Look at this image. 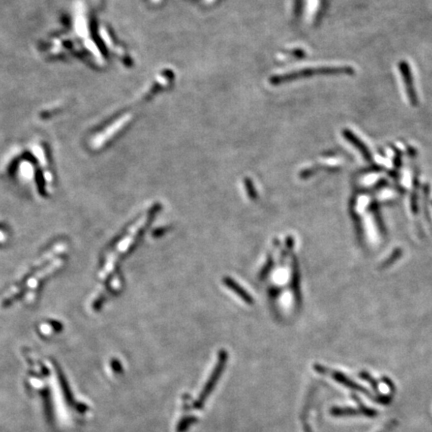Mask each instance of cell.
<instances>
[{"mask_svg": "<svg viewBox=\"0 0 432 432\" xmlns=\"http://www.w3.org/2000/svg\"><path fill=\"white\" fill-rule=\"evenodd\" d=\"M344 135H345V137H346L350 142H352L357 148H359V149L362 151V153L364 154V155H365L366 157L369 156V153L367 152V149L365 148V146L363 145V143H362L361 141H359V139H358L353 133H351V132L348 131V130H345V131H344Z\"/></svg>", "mask_w": 432, "mask_h": 432, "instance_id": "obj_5", "label": "cell"}, {"mask_svg": "<svg viewBox=\"0 0 432 432\" xmlns=\"http://www.w3.org/2000/svg\"><path fill=\"white\" fill-rule=\"evenodd\" d=\"M394 425H395V424H394L393 422H390V423H389V424H388V425H387V426H386V427H385V428H384L383 430H381L380 432H388V431H390V429H391V428H393V426H394Z\"/></svg>", "mask_w": 432, "mask_h": 432, "instance_id": "obj_6", "label": "cell"}, {"mask_svg": "<svg viewBox=\"0 0 432 432\" xmlns=\"http://www.w3.org/2000/svg\"><path fill=\"white\" fill-rule=\"evenodd\" d=\"M331 375H332V377H333L336 381H338L339 383H341V384H343V385H345V386H347V387H349V388H351V389H353V390L360 391V392H362L363 394H365L366 396L372 397V395L370 394L369 392H367V390H366L365 388H363L362 386H360V385L356 384L355 382H353L352 380H350L346 375H343L342 373L335 372V371H332V372H331Z\"/></svg>", "mask_w": 432, "mask_h": 432, "instance_id": "obj_4", "label": "cell"}, {"mask_svg": "<svg viewBox=\"0 0 432 432\" xmlns=\"http://www.w3.org/2000/svg\"><path fill=\"white\" fill-rule=\"evenodd\" d=\"M399 68L401 69V72H402V75H403V78H404V83H405V86H406L407 93L409 95L410 102L413 105H415V103H417V98L415 96V91H414V88H413V82H412V77H411L409 66L405 62H402V63L399 65Z\"/></svg>", "mask_w": 432, "mask_h": 432, "instance_id": "obj_3", "label": "cell"}, {"mask_svg": "<svg viewBox=\"0 0 432 432\" xmlns=\"http://www.w3.org/2000/svg\"><path fill=\"white\" fill-rule=\"evenodd\" d=\"M333 415L336 416H343V415H357V414H363L365 416L368 417H374L377 414V411H375L374 409H371L369 407H366L364 405H361L359 408L355 409V408H350V407H346V408H339V407H333L330 411Z\"/></svg>", "mask_w": 432, "mask_h": 432, "instance_id": "obj_2", "label": "cell"}, {"mask_svg": "<svg viewBox=\"0 0 432 432\" xmlns=\"http://www.w3.org/2000/svg\"><path fill=\"white\" fill-rule=\"evenodd\" d=\"M304 430H305V432H312L310 426L308 425V424H305V428H304Z\"/></svg>", "mask_w": 432, "mask_h": 432, "instance_id": "obj_7", "label": "cell"}, {"mask_svg": "<svg viewBox=\"0 0 432 432\" xmlns=\"http://www.w3.org/2000/svg\"><path fill=\"white\" fill-rule=\"evenodd\" d=\"M225 360H226L225 357H224V358H223V357L220 358V361H219L217 367H215L214 371H213L212 374H211V377L209 378V380L207 381L206 385H205L204 388L202 389V391H201L199 397H198L197 400L195 401L194 407H195L196 409H200V408L204 405V403H205V401H206L207 397H208V396L210 395V393L212 392V390H213V388H214L216 382H217V380H218L219 377H220V374H221L222 370H223V365H224V363H225Z\"/></svg>", "mask_w": 432, "mask_h": 432, "instance_id": "obj_1", "label": "cell"}]
</instances>
